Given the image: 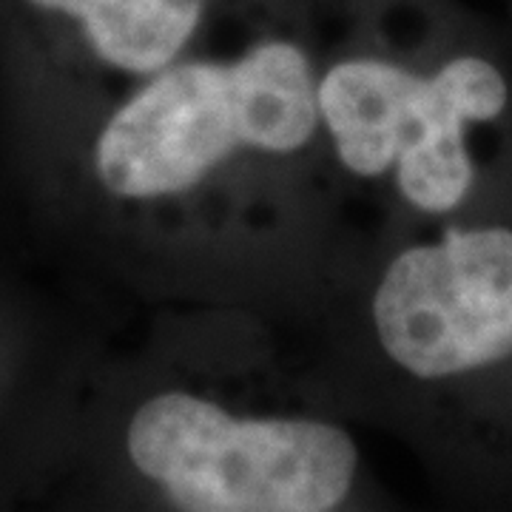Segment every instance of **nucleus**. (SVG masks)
<instances>
[{
	"label": "nucleus",
	"instance_id": "obj_1",
	"mask_svg": "<svg viewBox=\"0 0 512 512\" xmlns=\"http://www.w3.org/2000/svg\"><path fill=\"white\" fill-rule=\"evenodd\" d=\"M319 52L262 9H222L168 69L94 106L77 168L111 220L200 234L254 183L322 151Z\"/></svg>",
	"mask_w": 512,
	"mask_h": 512
},
{
	"label": "nucleus",
	"instance_id": "obj_2",
	"mask_svg": "<svg viewBox=\"0 0 512 512\" xmlns=\"http://www.w3.org/2000/svg\"><path fill=\"white\" fill-rule=\"evenodd\" d=\"M114 458L148 501L188 512L345 510L365 484L339 419L274 370H168L128 399Z\"/></svg>",
	"mask_w": 512,
	"mask_h": 512
},
{
	"label": "nucleus",
	"instance_id": "obj_3",
	"mask_svg": "<svg viewBox=\"0 0 512 512\" xmlns=\"http://www.w3.org/2000/svg\"><path fill=\"white\" fill-rule=\"evenodd\" d=\"M510 103L501 69L456 55L421 69L370 40L319 55L316 114L336 171L419 217H447L478 177L473 128Z\"/></svg>",
	"mask_w": 512,
	"mask_h": 512
},
{
	"label": "nucleus",
	"instance_id": "obj_4",
	"mask_svg": "<svg viewBox=\"0 0 512 512\" xmlns=\"http://www.w3.org/2000/svg\"><path fill=\"white\" fill-rule=\"evenodd\" d=\"M373 353L441 387L512 362V231L444 228L384 256L365 305Z\"/></svg>",
	"mask_w": 512,
	"mask_h": 512
},
{
	"label": "nucleus",
	"instance_id": "obj_5",
	"mask_svg": "<svg viewBox=\"0 0 512 512\" xmlns=\"http://www.w3.org/2000/svg\"><path fill=\"white\" fill-rule=\"evenodd\" d=\"M26 52L94 106L168 69L211 32L225 0H9Z\"/></svg>",
	"mask_w": 512,
	"mask_h": 512
},
{
	"label": "nucleus",
	"instance_id": "obj_6",
	"mask_svg": "<svg viewBox=\"0 0 512 512\" xmlns=\"http://www.w3.org/2000/svg\"><path fill=\"white\" fill-rule=\"evenodd\" d=\"M0 376H3V348H0Z\"/></svg>",
	"mask_w": 512,
	"mask_h": 512
}]
</instances>
